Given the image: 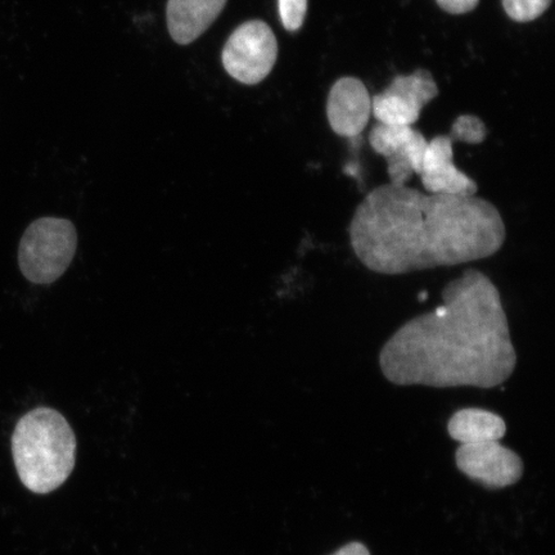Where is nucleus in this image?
Listing matches in <instances>:
<instances>
[{
	"label": "nucleus",
	"instance_id": "nucleus-16",
	"mask_svg": "<svg viewBox=\"0 0 555 555\" xmlns=\"http://www.w3.org/2000/svg\"><path fill=\"white\" fill-rule=\"evenodd\" d=\"M278 9L284 29L297 31L307 16L308 0H278Z\"/></svg>",
	"mask_w": 555,
	"mask_h": 555
},
{
	"label": "nucleus",
	"instance_id": "nucleus-13",
	"mask_svg": "<svg viewBox=\"0 0 555 555\" xmlns=\"http://www.w3.org/2000/svg\"><path fill=\"white\" fill-rule=\"evenodd\" d=\"M422 111L402 101L400 96L385 90L372 99V114L379 124L412 127L418 121Z\"/></svg>",
	"mask_w": 555,
	"mask_h": 555
},
{
	"label": "nucleus",
	"instance_id": "nucleus-11",
	"mask_svg": "<svg viewBox=\"0 0 555 555\" xmlns=\"http://www.w3.org/2000/svg\"><path fill=\"white\" fill-rule=\"evenodd\" d=\"M448 431L451 439L464 446V443L499 441L506 434V425L501 415L483 409L468 408L451 416Z\"/></svg>",
	"mask_w": 555,
	"mask_h": 555
},
{
	"label": "nucleus",
	"instance_id": "nucleus-1",
	"mask_svg": "<svg viewBox=\"0 0 555 555\" xmlns=\"http://www.w3.org/2000/svg\"><path fill=\"white\" fill-rule=\"evenodd\" d=\"M442 305L411 319L382 346L379 366L398 386L494 388L517 366L502 295L480 270L442 289Z\"/></svg>",
	"mask_w": 555,
	"mask_h": 555
},
{
	"label": "nucleus",
	"instance_id": "nucleus-14",
	"mask_svg": "<svg viewBox=\"0 0 555 555\" xmlns=\"http://www.w3.org/2000/svg\"><path fill=\"white\" fill-rule=\"evenodd\" d=\"M552 0H503L504 11L517 23H530L550 9Z\"/></svg>",
	"mask_w": 555,
	"mask_h": 555
},
{
	"label": "nucleus",
	"instance_id": "nucleus-8",
	"mask_svg": "<svg viewBox=\"0 0 555 555\" xmlns=\"http://www.w3.org/2000/svg\"><path fill=\"white\" fill-rule=\"evenodd\" d=\"M453 144L449 135H439L428 142L420 176L423 189L427 193L476 196L478 185L475 180L454 165Z\"/></svg>",
	"mask_w": 555,
	"mask_h": 555
},
{
	"label": "nucleus",
	"instance_id": "nucleus-17",
	"mask_svg": "<svg viewBox=\"0 0 555 555\" xmlns=\"http://www.w3.org/2000/svg\"><path fill=\"white\" fill-rule=\"evenodd\" d=\"M480 0H437V3L443 11L453 13V15H463L474 11Z\"/></svg>",
	"mask_w": 555,
	"mask_h": 555
},
{
	"label": "nucleus",
	"instance_id": "nucleus-5",
	"mask_svg": "<svg viewBox=\"0 0 555 555\" xmlns=\"http://www.w3.org/2000/svg\"><path fill=\"white\" fill-rule=\"evenodd\" d=\"M278 57V41L262 21H248L228 39L223 51L227 73L242 85H259L272 72Z\"/></svg>",
	"mask_w": 555,
	"mask_h": 555
},
{
	"label": "nucleus",
	"instance_id": "nucleus-18",
	"mask_svg": "<svg viewBox=\"0 0 555 555\" xmlns=\"http://www.w3.org/2000/svg\"><path fill=\"white\" fill-rule=\"evenodd\" d=\"M331 555H371V553L364 544L353 541Z\"/></svg>",
	"mask_w": 555,
	"mask_h": 555
},
{
	"label": "nucleus",
	"instance_id": "nucleus-9",
	"mask_svg": "<svg viewBox=\"0 0 555 555\" xmlns=\"http://www.w3.org/2000/svg\"><path fill=\"white\" fill-rule=\"evenodd\" d=\"M372 115V99L362 81L339 79L331 89L327 116L331 128L339 137L362 134Z\"/></svg>",
	"mask_w": 555,
	"mask_h": 555
},
{
	"label": "nucleus",
	"instance_id": "nucleus-10",
	"mask_svg": "<svg viewBox=\"0 0 555 555\" xmlns=\"http://www.w3.org/2000/svg\"><path fill=\"white\" fill-rule=\"evenodd\" d=\"M227 0H169L168 27L178 44L186 46L198 39L224 10Z\"/></svg>",
	"mask_w": 555,
	"mask_h": 555
},
{
	"label": "nucleus",
	"instance_id": "nucleus-2",
	"mask_svg": "<svg viewBox=\"0 0 555 555\" xmlns=\"http://www.w3.org/2000/svg\"><path fill=\"white\" fill-rule=\"evenodd\" d=\"M349 235L371 272L402 275L491 258L504 246L506 229L488 199L388 183L358 205Z\"/></svg>",
	"mask_w": 555,
	"mask_h": 555
},
{
	"label": "nucleus",
	"instance_id": "nucleus-3",
	"mask_svg": "<svg viewBox=\"0 0 555 555\" xmlns=\"http://www.w3.org/2000/svg\"><path fill=\"white\" fill-rule=\"evenodd\" d=\"M12 455L25 488L34 494H50L73 474L76 437L64 415L51 408H37L18 421Z\"/></svg>",
	"mask_w": 555,
	"mask_h": 555
},
{
	"label": "nucleus",
	"instance_id": "nucleus-15",
	"mask_svg": "<svg viewBox=\"0 0 555 555\" xmlns=\"http://www.w3.org/2000/svg\"><path fill=\"white\" fill-rule=\"evenodd\" d=\"M486 131L485 124L478 117L472 115H463L457 117L451 128L450 138L453 141L466 142L468 144H480L485 141Z\"/></svg>",
	"mask_w": 555,
	"mask_h": 555
},
{
	"label": "nucleus",
	"instance_id": "nucleus-12",
	"mask_svg": "<svg viewBox=\"0 0 555 555\" xmlns=\"http://www.w3.org/2000/svg\"><path fill=\"white\" fill-rule=\"evenodd\" d=\"M386 90L421 111L439 94L433 75L426 69H416L409 76H398Z\"/></svg>",
	"mask_w": 555,
	"mask_h": 555
},
{
	"label": "nucleus",
	"instance_id": "nucleus-7",
	"mask_svg": "<svg viewBox=\"0 0 555 555\" xmlns=\"http://www.w3.org/2000/svg\"><path fill=\"white\" fill-rule=\"evenodd\" d=\"M370 142L376 154L387 162V172L391 184L404 185L413 173L421 176L426 138L412 127L378 124L371 131Z\"/></svg>",
	"mask_w": 555,
	"mask_h": 555
},
{
	"label": "nucleus",
	"instance_id": "nucleus-6",
	"mask_svg": "<svg viewBox=\"0 0 555 555\" xmlns=\"http://www.w3.org/2000/svg\"><path fill=\"white\" fill-rule=\"evenodd\" d=\"M455 461L462 474L488 489L508 488L524 475L520 457L498 441L464 443L456 450Z\"/></svg>",
	"mask_w": 555,
	"mask_h": 555
},
{
	"label": "nucleus",
	"instance_id": "nucleus-4",
	"mask_svg": "<svg viewBox=\"0 0 555 555\" xmlns=\"http://www.w3.org/2000/svg\"><path fill=\"white\" fill-rule=\"evenodd\" d=\"M78 232L72 221L46 217L27 227L18 247V267L27 281L51 284L74 260Z\"/></svg>",
	"mask_w": 555,
	"mask_h": 555
}]
</instances>
